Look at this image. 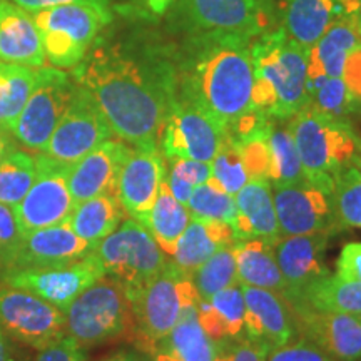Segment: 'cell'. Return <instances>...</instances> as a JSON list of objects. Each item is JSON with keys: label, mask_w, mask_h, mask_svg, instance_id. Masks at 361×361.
<instances>
[{"label": "cell", "mask_w": 361, "mask_h": 361, "mask_svg": "<svg viewBox=\"0 0 361 361\" xmlns=\"http://www.w3.org/2000/svg\"><path fill=\"white\" fill-rule=\"evenodd\" d=\"M74 82L92 97L112 135L137 149H159V137L174 90L123 45L90 47L74 67Z\"/></svg>", "instance_id": "1"}, {"label": "cell", "mask_w": 361, "mask_h": 361, "mask_svg": "<svg viewBox=\"0 0 361 361\" xmlns=\"http://www.w3.org/2000/svg\"><path fill=\"white\" fill-rule=\"evenodd\" d=\"M251 40L255 39L207 32L197 49L184 90L224 130L251 111L255 82Z\"/></svg>", "instance_id": "2"}, {"label": "cell", "mask_w": 361, "mask_h": 361, "mask_svg": "<svg viewBox=\"0 0 361 361\" xmlns=\"http://www.w3.org/2000/svg\"><path fill=\"white\" fill-rule=\"evenodd\" d=\"M308 52L283 30L261 34L251 44L255 82L251 111L269 119H290L306 106Z\"/></svg>", "instance_id": "3"}, {"label": "cell", "mask_w": 361, "mask_h": 361, "mask_svg": "<svg viewBox=\"0 0 361 361\" xmlns=\"http://www.w3.org/2000/svg\"><path fill=\"white\" fill-rule=\"evenodd\" d=\"M288 129L295 141L305 180L333 194V178L358 152V135L348 121L333 119L303 107L290 117Z\"/></svg>", "instance_id": "4"}, {"label": "cell", "mask_w": 361, "mask_h": 361, "mask_svg": "<svg viewBox=\"0 0 361 361\" xmlns=\"http://www.w3.org/2000/svg\"><path fill=\"white\" fill-rule=\"evenodd\" d=\"M134 319V335L147 348H154L173 331L186 305L200 303L191 274L173 259L149 281L124 290Z\"/></svg>", "instance_id": "5"}, {"label": "cell", "mask_w": 361, "mask_h": 361, "mask_svg": "<svg viewBox=\"0 0 361 361\" xmlns=\"http://www.w3.org/2000/svg\"><path fill=\"white\" fill-rule=\"evenodd\" d=\"M45 59L57 69H74L112 20L109 4L74 2L32 12Z\"/></svg>", "instance_id": "6"}, {"label": "cell", "mask_w": 361, "mask_h": 361, "mask_svg": "<svg viewBox=\"0 0 361 361\" xmlns=\"http://www.w3.org/2000/svg\"><path fill=\"white\" fill-rule=\"evenodd\" d=\"M66 335L80 346L102 345L134 333V319L124 286L104 276L75 298L64 311Z\"/></svg>", "instance_id": "7"}, {"label": "cell", "mask_w": 361, "mask_h": 361, "mask_svg": "<svg viewBox=\"0 0 361 361\" xmlns=\"http://www.w3.org/2000/svg\"><path fill=\"white\" fill-rule=\"evenodd\" d=\"M92 255L101 263L104 274L123 284L124 290L154 278L169 261L151 233L134 219H124L94 247Z\"/></svg>", "instance_id": "8"}, {"label": "cell", "mask_w": 361, "mask_h": 361, "mask_svg": "<svg viewBox=\"0 0 361 361\" xmlns=\"http://www.w3.org/2000/svg\"><path fill=\"white\" fill-rule=\"evenodd\" d=\"M75 87L74 79L57 67L37 69L32 92L11 130L16 142L29 151L42 152L69 107Z\"/></svg>", "instance_id": "9"}, {"label": "cell", "mask_w": 361, "mask_h": 361, "mask_svg": "<svg viewBox=\"0 0 361 361\" xmlns=\"http://www.w3.org/2000/svg\"><path fill=\"white\" fill-rule=\"evenodd\" d=\"M226 130L186 92L173 94L159 137L164 159H194L211 162L223 142Z\"/></svg>", "instance_id": "10"}, {"label": "cell", "mask_w": 361, "mask_h": 361, "mask_svg": "<svg viewBox=\"0 0 361 361\" xmlns=\"http://www.w3.org/2000/svg\"><path fill=\"white\" fill-rule=\"evenodd\" d=\"M106 276L92 251L82 259L52 266H16L0 269V279L8 286L20 288L66 311L72 301L89 286Z\"/></svg>", "instance_id": "11"}, {"label": "cell", "mask_w": 361, "mask_h": 361, "mask_svg": "<svg viewBox=\"0 0 361 361\" xmlns=\"http://www.w3.org/2000/svg\"><path fill=\"white\" fill-rule=\"evenodd\" d=\"M0 331L22 345L44 350L66 336V314L42 298L2 283Z\"/></svg>", "instance_id": "12"}, {"label": "cell", "mask_w": 361, "mask_h": 361, "mask_svg": "<svg viewBox=\"0 0 361 361\" xmlns=\"http://www.w3.org/2000/svg\"><path fill=\"white\" fill-rule=\"evenodd\" d=\"M35 179L19 204L13 207L22 233L66 223L75 202L72 197L67 173L71 166L51 159L39 152L34 156Z\"/></svg>", "instance_id": "13"}, {"label": "cell", "mask_w": 361, "mask_h": 361, "mask_svg": "<svg viewBox=\"0 0 361 361\" xmlns=\"http://www.w3.org/2000/svg\"><path fill=\"white\" fill-rule=\"evenodd\" d=\"M111 137L112 130L106 117L92 97L78 85L69 107L45 144L42 154L72 166Z\"/></svg>", "instance_id": "14"}, {"label": "cell", "mask_w": 361, "mask_h": 361, "mask_svg": "<svg viewBox=\"0 0 361 361\" xmlns=\"http://www.w3.org/2000/svg\"><path fill=\"white\" fill-rule=\"evenodd\" d=\"M296 331L338 361H361V314L290 305Z\"/></svg>", "instance_id": "15"}, {"label": "cell", "mask_w": 361, "mask_h": 361, "mask_svg": "<svg viewBox=\"0 0 361 361\" xmlns=\"http://www.w3.org/2000/svg\"><path fill=\"white\" fill-rule=\"evenodd\" d=\"M274 207L281 236L331 233L338 228L333 194L305 183L274 186Z\"/></svg>", "instance_id": "16"}, {"label": "cell", "mask_w": 361, "mask_h": 361, "mask_svg": "<svg viewBox=\"0 0 361 361\" xmlns=\"http://www.w3.org/2000/svg\"><path fill=\"white\" fill-rule=\"evenodd\" d=\"M166 174L159 149H130L117 183V197L126 214L147 229L157 192Z\"/></svg>", "instance_id": "17"}, {"label": "cell", "mask_w": 361, "mask_h": 361, "mask_svg": "<svg viewBox=\"0 0 361 361\" xmlns=\"http://www.w3.org/2000/svg\"><path fill=\"white\" fill-rule=\"evenodd\" d=\"M326 245L328 233L293 234L276 241L274 256L286 283L288 305L300 300L310 284L329 274L323 258Z\"/></svg>", "instance_id": "18"}, {"label": "cell", "mask_w": 361, "mask_h": 361, "mask_svg": "<svg viewBox=\"0 0 361 361\" xmlns=\"http://www.w3.org/2000/svg\"><path fill=\"white\" fill-rule=\"evenodd\" d=\"M121 139H107L69 168L67 183L75 204L90 197L116 194L119 174L130 152Z\"/></svg>", "instance_id": "19"}, {"label": "cell", "mask_w": 361, "mask_h": 361, "mask_svg": "<svg viewBox=\"0 0 361 361\" xmlns=\"http://www.w3.org/2000/svg\"><path fill=\"white\" fill-rule=\"evenodd\" d=\"M188 11L204 32L256 39L269 24L266 0H188Z\"/></svg>", "instance_id": "20"}, {"label": "cell", "mask_w": 361, "mask_h": 361, "mask_svg": "<svg viewBox=\"0 0 361 361\" xmlns=\"http://www.w3.org/2000/svg\"><path fill=\"white\" fill-rule=\"evenodd\" d=\"M245 295V333L269 350L286 345L295 338L296 326L288 301L278 293L241 284Z\"/></svg>", "instance_id": "21"}, {"label": "cell", "mask_w": 361, "mask_h": 361, "mask_svg": "<svg viewBox=\"0 0 361 361\" xmlns=\"http://www.w3.org/2000/svg\"><path fill=\"white\" fill-rule=\"evenodd\" d=\"M0 61L30 69L47 62L32 12L8 0H0Z\"/></svg>", "instance_id": "22"}, {"label": "cell", "mask_w": 361, "mask_h": 361, "mask_svg": "<svg viewBox=\"0 0 361 361\" xmlns=\"http://www.w3.org/2000/svg\"><path fill=\"white\" fill-rule=\"evenodd\" d=\"M94 247L62 223L24 233L16 266H52L82 259Z\"/></svg>", "instance_id": "23"}, {"label": "cell", "mask_w": 361, "mask_h": 361, "mask_svg": "<svg viewBox=\"0 0 361 361\" xmlns=\"http://www.w3.org/2000/svg\"><path fill=\"white\" fill-rule=\"evenodd\" d=\"M238 216L234 233L241 239H264L273 243L281 238L276 207L273 200V188L266 179H252L234 194Z\"/></svg>", "instance_id": "24"}, {"label": "cell", "mask_w": 361, "mask_h": 361, "mask_svg": "<svg viewBox=\"0 0 361 361\" xmlns=\"http://www.w3.org/2000/svg\"><path fill=\"white\" fill-rule=\"evenodd\" d=\"M361 44V24L356 13L340 12L308 52L306 80L341 78L345 59Z\"/></svg>", "instance_id": "25"}, {"label": "cell", "mask_w": 361, "mask_h": 361, "mask_svg": "<svg viewBox=\"0 0 361 361\" xmlns=\"http://www.w3.org/2000/svg\"><path fill=\"white\" fill-rule=\"evenodd\" d=\"M236 241L238 236L231 224L191 219L171 258L184 273L191 274L211 256L224 247H231Z\"/></svg>", "instance_id": "26"}, {"label": "cell", "mask_w": 361, "mask_h": 361, "mask_svg": "<svg viewBox=\"0 0 361 361\" xmlns=\"http://www.w3.org/2000/svg\"><path fill=\"white\" fill-rule=\"evenodd\" d=\"M245 295L241 283L216 293L197 303V318L211 340L223 345L243 338L245 333Z\"/></svg>", "instance_id": "27"}, {"label": "cell", "mask_w": 361, "mask_h": 361, "mask_svg": "<svg viewBox=\"0 0 361 361\" xmlns=\"http://www.w3.org/2000/svg\"><path fill=\"white\" fill-rule=\"evenodd\" d=\"M341 12L336 0H283V34L310 51Z\"/></svg>", "instance_id": "28"}, {"label": "cell", "mask_w": 361, "mask_h": 361, "mask_svg": "<svg viewBox=\"0 0 361 361\" xmlns=\"http://www.w3.org/2000/svg\"><path fill=\"white\" fill-rule=\"evenodd\" d=\"M241 284L263 288L286 300L288 290L274 256V245L264 239H241L231 246Z\"/></svg>", "instance_id": "29"}, {"label": "cell", "mask_w": 361, "mask_h": 361, "mask_svg": "<svg viewBox=\"0 0 361 361\" xmlns=\"http://www.w3.org/2000/svg\"><path fill=\"white\" fill-rule=\"evenodd\" d=\"M156 350H164L180 361H221V346L211 340L197 318V303L186 305L173 331Z\"/></svg>", "instance_id": "30"}, {"label": "cell", "mask_w": 361, "mask_h": 361, "mask_svg": "<svg viewBox=\"0 0 361 361\" xmlns=\"http://www.w3.org/2000/svg\"><path fill=\"white\" fill-rule=\"evenodd\" d=\"M124 218L126 211L117 194H104L75 204L66 223L79 238L96 247L119 228Z\"/></svg>", "instance_id": "31"}, {"label": "cell", "mask_w": 361, "mask_h": 361, "mask_svg": "<svg viewBox=\"0 0 361 361\" xmlns=\"http://www.w3.org/2000/svg\"><path fill=\"white\" fill-rule=\"evenodd\" d=\"M189 223H191V214L188 207L176 200L166 184V179H162L156 202L152 206L151 218H149L147 231L166 255L173 256L178 241L186 231Z\"/></svg>", "instance_id": "32"}, {"label": "cell", "mask_w": 361, "mask_h": 361, "mask_svg": "<svg viewBox=\"0 0 361 361\" xmlns=\"http://www.w3.org/2000/svg\"><path fill=\"white\" fill-rule=\"evenodd\" d=\"M296 303H305L316 310L361 314V283L343 281L336 276H324L303 291Z\"/></svg>", "instance_id": "33"}, {"label": "cell", "mask_w": 361, "mask_h": 361, "mask_svg": "<svg viewBox=\"0 0 361 361\" xmlns=\"http://www.w3.org/2000/svg\"><path fill=\"white\" fill-rule=\"evenodd\" d=\"M37 69L0 61V128L12 130L32 92Z\"/></svg>", "instance_id": "34"}, {"label": "cell", "mask_w": 361, "mask_h": 361, "mask_svg": "<svg viewBox=\"0 0 361 361\" xmlns=\"http://www.w3.org/2000/svg\"><path fill=\"white\" fill-rule=\"evenodd\" d=\"M269 147V183L274 186H286V184L305 183L303 168H301L300 156H298L295 141L290 129L283 128L271 121L268 133Z\"/></svg>", "instance_id": "35"}, {"label": "cell", "mask_w": 361, "mask_h": 361, "mask_svg": "<svg viewBox=\"0 0 361 361\" xmlns=\"http://www.w3.org/2000/svg\"><path fill=\"white\" fill-rule=\"evenodd\" d=\"M358 104L350 96L341 78H318L306 80V106L333 119L346 121Z\"/></svg>", "instance_id": "36"}, {"label": "cell", "mask_w": 361, "mask_h": 361, "mask_svg": "<svg viewBox=\"0 0 361 361\" xmlns=\"http://www.w3.org/2000/svg\"><path fill=\"white\" fill-rule=\"evenodd\" d=\"M186 207L191 219L219 221L231 226L236 223L238 207L234 196L221 189L213 179L194 188Z\"/></svg>", "instance_id": "37"}, {"label": "cell", "mask_w": 361, "mask_h": 361, "mask_svg": "<svg viewBox=\"0 0 361 361\" xmlns=\"http://www.w3.org/2000/svg\"><path fill=\"white\" fill-rule=\"evenodd\" d=\"M34 179V156L17 147L0 162V204L16 207L24 200Z\"/></svg>", "instance_id": "38"}, {"label": "cell", "mask_w": 361, "mask_h": 361, "mask_svg": "<svg viewBox=\"0 0 361 361\" xmlns=\"http://www.w3.org/2000/svg\"><path fill=\"white\" fill-rule=\"evenodd\" d=\"M191 281L196 288L200 301L209 300L216 293L239 283L236 259H234L231 247L218 251L196 271H192Z\"/></svg>", "instance_id": "39"}, {"label": "cell", "mask_w": 361, "mask_h": 361, "mask_svg": "<svg viewBox=\"0 0 361 361\" xmlns=\"http://www.w3.org/2000/svg\"><path fill=\"white\" fill-rule=\"evenodd\" d=\"M333 206L340 228H361V178L351 164L333 178Z\"/></svg>", "instance_id": "40"}, {"label": "cell", "mask_w": 361, "mask_h": 361, "mask_svg": "<svg viewBox=\"0 0 361 361\" xmlns=\"http://www.w3.org/2000/svg\"><path fill=\"white\" fill-rule=\"evenodd\" d=\"M211 179L221 189L234 196L250 180L241 152L231 135L224 134L223 142L211 161Z\"/></svg>", "instance_id": "41"}, {"label": "cell", "mask_w": 361, "mask_h": 361, "mask_svg": "<svg viewBox=\"0 0 361 361\" xmlns=\"http://www.w3.org/2000/svg\"><path fill=\"white\" fill-rule=\"evenodd\" d=\"M22 233L13 207L0 204V269L11 268L19 252Z\"/></svg>", "instance_id": "42"}, {"label": "cell", "mask_w": 361, "mask_h": 361, "mask_svg": "<svg viewBox=\"0 0 361 361\" xmlns=\"http://www.w3.org/2000/svg\"><path fill=\"white\" fill-rule=\"evenodd\" d=\"M266 361H338L313 343L300 338L271 350Z\"/></svg>", "instance_id": "43"}, {"label": "cell", "mask_w": 361, "mask_h": 361, "mask_svg": "<svg viewBox=\"0 0 361 361\" xmlns=\"http://www.w3.org/2000/svg\"><path fill=\"white\" fill-rule=\"evenodd\" d=\"M221 346V361H266L269 355V346L264 343L239 338V340L223 343Z\"/></svg>", "instance_id": "44"}, {"label": "cell", "mask_w": 361, "mask_h": 361, "mask_svg": "<svg viewBox=\"0 0 361 361\" xmlns=\"http://www.w3.org/2000/svg\"><path fill=\"white\" fill-rule=\"evenodd\" d=\"M166 171L178 176L194 188L211 179V162L194 161V159H166Z\"/></svg>", "instance_id": "45"}, {"label": "cell", "mask_w": 361, "mask_h": 361, "mask_svg": "<svg viewBox=\"0 0 361 361\" xmlns=\"http://www.w3.org/2000/svg\"><path fill=\"white\" fill-rule=\"evenodd\" d=\"M84 346H80L74 338L64 336L61 340L45 346L44 350H39V355L35 361H85Z\"/></svg>", "instance_id": "46"}, {"label": "cell", "mask_w": 361, "mask_h": 361, "mask_svg": "<svg viewBox=\"0 0 361 361\" xmlns=\"http://www.w3.org/2000/svg\"><path fill=\"white\" fill-rule=\"evenodd\" d=\"M336 276L343 281L361 283V243L345 245L336 261Z\"/></svg>", "instance_id": "47"}, {"label": "cell", "mask_w": 361, "mask_h": 361, "mask_svg": "<svg viewBox=\"0 0 361 361\" xmlns=\"http://www.w3.org/2000/svg\"><path fill=\"white\" fill-rule=\"evenodd\" d=\"M341 79L355 102L361 104V44L356 45L353 51L346 56Z\"/></svg>", "instance_id": "48"}, {"label": "cell", "mask_w": 361, "mask_h": 361, "mask_svg": "<svg viewBox=\"0 0 361 361\" xmlns=\"http://www.w3.org/2000/svg\"><path fill=\"white\" fill-rule=\"evenodd\" d=\"M8 2L17 4V6L25 8L29 12L44 11V8H51L57 6H64V4L74 2H94V4H109L107 0H8Z\"/></svg>", "instance_id": "49"}, {"label": "cell", "mask_w": 361, "mask_h": 361, "mask_svg": "<svg viewBox=\"0 0 361 361\" xmlns=\"http://www.w3.org/2000/svg\"><path fill=\"white\" fill-rule=\"evenodd\" d=\"M164 179H166V184H168L169 191L173 192V196L176 197V200H178L180 204L186 206L188 201H189V197H191V194L194 191L192 184L186 183V180L178 178V176L168 173V171H166Z\"/></svg>", "instance_id": "50"}, {"label": "cell", "mask_w": 361, "mask_h": 361, "mask_svg": "<svg viewBox=\"0 0 361 361\" xmlns=\"http://www.w3.org/2000/svg\"><path fill=\"white\" fill-rule=\"evenodd\" d=\"M16 139H13L11 130L0 128V162L6 159L12 151H16Z\"/></svg>", "instance_id": "51"}, {"label": "cell", "mask_w": 361, "mask_h": 361, "mask_svg": "<svg viewBox=\"0 0 361 361\" xmlns=\"http://www.w3.org/2000/svg\"><path fill=\"white\" fill-rule=\"evenodd\" d=\"M0 361H16L12 355L11 343H8L6 333L2 331H0Z\"/></svg>", "instance_id": "52"}, {"label": "cell", "mask_w": 361, "mask_h": 361, "mask_svg": "<svg viewBox=\"0 0 361 361\" xmlns=\"http://www.w3.org/2000/svg\"><path fill=\"white\" fill-rule=\"evenodd\" d=\"M171 2H173V0H146V6L152 13L161 16V13H164L166 11H168Z\"/></svg>", "instance_id": "53"}, {"label": "cell", "mask_w": 361, "mask_h": 361, "mask_svg": "<svg viewBox=\"0 0 361 361\" xmlns=\"http://www.w3.org/2000/svg\"><path fill=\"white\" fill-rule=\"evenodd\" d=\"M338 6H340L341 12L345 13H356L360 8L361 0H336Z\"/></svg>", "instance_id": "54"}, {"label": "cell", "mask_w": 361, "mask_h": 361, "mask_svg": "<svg viewBox=\"0 0 361 361\" xmlns=\"http://www.w3.org/2000/svg\"><path fill=\"white\" fill-rule=\"evenodd\" d=\"M102 361H141V358L135 353H130V351H119V353L112 355Z\"/></svg>", "instance_id": "55"}, {"label": "cell", "mask_w": 361, "mask_h": 361, "mask_svg": "<svg viewBox=\"0 0 361 361\" xmlns=\"http://www.w3.org/2000/svg\"><path fill=\"white\" fill-rule=\"evenodd\" d=\"M154 361H180V360L176 358L174 355L168 353V351L157 350V351H156V356H154Z\"/></svg>", "instance_id": "56"}, {"label": "cell", "mask_w": 361, "mask_h": 361, "mask_svg": "<svg viewBox=\"0 0 361 361\" xmlns=\"http://www.w3.org/2000/svg\"><path fill=\"white\" fill-rule=\"evenodd\" d=\"M350 164L353 166L356 171H358V174H360V178H361V154H360V152H356V154L353 156V159H351Z\"/></svg>", "instance_id": "57"}, {"label": "cell", "mask_w": 361, "mask_h": 361, "mask_svg": "<svg viewBox=\"0 0 361 361\" xmlns=\"http://www.w3.org/2000/svg\"><path fill=\"white\" fill-rule=\"evenodd\" d=\"M356 17H358V20H360V24H361V4H360V8H358V12H356Z\"/></svg>", "instance_id": "58"}, {"label": "cell", "mask_w": 361, "mask_h": 361, "mask_svg": "<svg viewBox=\"0 0 361 361\" xmlns=\"http://www.w3.org/2000/svg\"><path fill=\"white\" fill-rule=\"evenodd\" d=\"M358 152L361 154V137L358 135Z\"/></svg>", "instance_id": "59"}]
</instances>
